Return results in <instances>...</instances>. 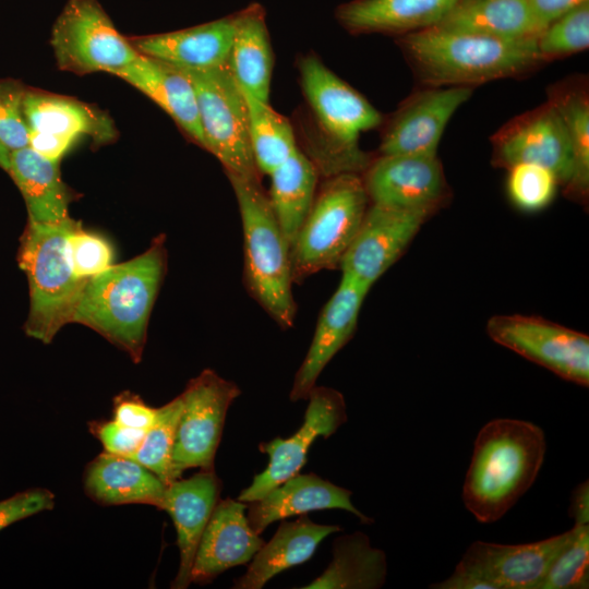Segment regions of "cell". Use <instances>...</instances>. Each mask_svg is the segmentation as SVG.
Masks as SVG:
<instances>
[{"mask_svg":"<svg viewBox=\"0 0 589 589\" xmlns=\"http://www.w3.org/2000/svg\"><path fill=\"white\" fill-rule=\"evenodd\" d=\"M55 506V495L44 488L27 489L0 501V531L8 526L49 510Z\"/></svg>","mask_w":589,"mask_h":589,"instance_id":"obj_41","label":"cell"},{"mask_svg":"<svg viewBox=\"0 0 589 589\" xmlns=\"http://www.w3.org/2000/svg\"><path fill=\"white\" fill-rule=\"evenodd\" d=\"M25 89L17 80H0V142L10 152L28 146L29 130L23 113Z\"/></svg>","mask_w":589,"mask_h":589,"instance_id":"obj_40","label":"cell"},{"mask_svg":"<svg viewBox=\"0 0 589 589\" xmlns=\"http://www.w3.org/2000/svg\"><path fill=\"white\" fill-rule=\"evenodd\" d=\"M220 479L213 470L201 469L188 479L167 484L161 504L177 531L179 569L171 588L184 589L191 584V570L201 537L219 501Z\"/></svg>","mask_w":589,"mask_h":589,"instance_id":"obj_20","label":"cell"},{"mask_svg":"<svg viewBox=\"0 0 589 589\" xmlns=\"http://www.w3.org/2000/svg\"><path fill=\"white\" fill-rule=\"evenodd\" d=\"M181 411L180 395L157 408L154 423L146 431L136 453L130 457L154 472L166 484L173 481L171 459Z\"/></svg>","mask_w":589,"mask_h":589,"instance_id":"obj_35","label":"cell"},{"mask_svg":"<svg viewBox=\"0 0 589 589\" xmlns=\"http://www.w3.org/2000/svg\"><path fill=\"white\" fill-rule=\"evenodd\" d=\"M327 568L304 589H376L387 574L385 553L371 545L361 531L345 534L334 543Z\"/></svg>","mask_w":589,"mask_h":589,"instance_id":"obj_32","label":"cell"},{"mask_svg":"<svg viewBox=\"0 0 589 589\" xmlns=\"http://www.w3.org/2000/svg\"><path fill=\"white\" fill-rule=\"evenodd\" d=\"M561 113L570 140L573 172L568 191L584 197L589 188V106L584 94L557 95L551 103Z\"/></svg>","mask_w":589,"mask_h":589,"instance_id":"obj_34","label":"cell"},{"mask_svg":"<svg viewBox=\"0 0 589 589\" xmlns=\"http://www.w3.org/2000/svg\"><path fill=\"white\" fill-rule=\"evenodd\" d=\"M76 141L70 137L29 131L28 146L40 155L60 161Z\"/></svg>","mask_w":589,"mask_h":589,"instance_id":"obj_44","label":"cell"},{"mask_svg":"<svg viewBox=\"0 0 589 589\" xmlns=\"http://www.w3.org/2000/svg\"><path fill=\"white\" fill-rule=\"evenodd\" d=\"M557 179L549 169L536 164H517L509 168L508 194L524 211H538L553 199Z\"/></svg>","mask_w":589,"mask_h":589,"instance_id":"obj_38","label":"cell"},{"mask_svg":"<svg viewBox=\"0 0 589 589\" xmlns=\"http://www.w3.org/2000/svg\"><path fill=\"white\" fill-rule=\"evenodd\" d=\"M318 173L310 157L298 147L268 175L267 196L290 248L314 201Z\"/></svg>","mask_w":589,"mask_h":589,"instance_id":"obj_31","label":"cell"},{"mask_svg":"<svg viewBox=\"0 0 589 589\" xmlns=\"http://www.w3.org/2000/svg\"><path fill=\"white\" fill-rule=\"evenodd\" d=\"M75 223L72 218L59 224L28 220L21 239L19 264L29 287L25 332L44 344L72 322L88 280L74 274L68 257L67 237Z\"/></svg>","mask_w":589,"mask_h":589,"instance_id":"obj_5","label":"cell"},{"mask_svg":"<svg viewBox=\"0 0 589 589\" xmlns=\"http://www.w3.org/2000/svg\"><path fill=\"white\" fill-rule=\"evenodd\" d=\"M401 47L419 76L437 86H470L538 64L537 38H501L436 26L408 33Z\"/></svg>","mask_w":589,"mask_h":589,"instance_id":"obj_3","label":"cell"},{"mask_svg":"<svg viewBox=\"0 0 589 589\" xmlns=\"http://www.w3.org/2000/svg\"><path fill=\"white\" fill-rule=\"evenodd\" d=\"M67 251L74 274L89 279L112 265L113 250L101 236L88 232L75 223L67 237Z\"/></svg>","mask_w":589,"mask_h":589,"instance_id":"obj_39","label":"cell"},{"mask_svg":"<svg viewBox=\"0 0 589 589\" xmlns=\"http://www.w3.org/2000/svg\"><path fill=\"white\" fill-rule=\"evenodd\" d=\"M244 502L219 500L201 537L191 582H212L225 570L248 563L264 544L250 526Z\"/></svg>","mask_w":589,"mask_h":589,"instance_id":"obj_19","label":"cell"},{"mask_svg":"<svg viewBox=\"0 0 589 589\" xmlns=\"http://www.w3.org/2000/svg\"><path fill=\"white\" fill-rule=\"evenodd\" d=\"M363 180L353 172L323 182L290 248L293 281L339 268L368 209Z\"/></svg>","mask_w":589,"mask_h":589,"instance_id":"obj_6","label":"cell"},{"mask_svg":"<svg viewBox=\"0 0 589 589\" xmlns=\"http://www.w3.org/2000/svg\"><path fill=\"white\" fill-rule=\"evenodd\" d=\"M351 494V491L314 473H297L260 500L251 502L247 517L257 534L276 520L318 509H344L364 524L373 522L352 504Z\"/></svg>","mask_w":589,"mask_h":589,"instance_id":"obj_23","label":"cell"},{"mask_svg":"<svg viewBox=\"0 0 589 589\" xmlns=\"http://www.w3.org/2000/svg\"><path fill=\"white\" fill-rule=\"evenodd\" d=\"M235 33V14L161 34L129 37L141 55L180 70L202 71L227 62Z\"/></svg>","mask_w":589,"mask_h":589,"instance_id":"obj_21","label":"cell"},{"mask_svg":"<svg viewBox=\"0 0 589 589\" xmlns=\"http://www.w3.org/2000/svg\"><path fill=\"white\" fill-rule=\"evenodd\" d=\"M588 45L589 2L550 23L537 38L542 59L575 53L587 49Z\"/></svg>","mask_w":589,"mask_h":589,"instance_id":"obj_37","label":"cell"},{"mask_svg":"<svg viewBox=\"0 0 589 589\" xmlns=\"http://www.w3.org/2000/svg\"><path fill=\"white\" fill-rule=\"evenodd\" d=\"M227 65L244 93L268 101L274 55L265 11L259 3H252L235 14V33Z\"/></svg>","mask_w":589,"mask_h":589,"instance_id":"obj_29","label":"cell"},{"mask_svg":"<svg viewBox=\"0 0 589 589\" xmlns=\"http://www.w3.org/2000/svg\"><path fill=\"white\" fill-rule=\"evenodd\" d=\"M545 450L543 430L530 421L501 418L484 424L462 484L465 507L481 524L501 519L533 484Z\"/></svg>","mask_w":589,"mask_h":589,"instance_id":"obj_1","label":"cell"},{"mask_svg":"<svg viewBox=\"0 0 589 589\" xmlns=\"http://www.w3.org/2000/svg\"><path fill=\"white\" fill-rule=\"evenodd\" d=\"M227 177L242 225L244 286L257 304L283 329H288L297 316L290 245L261 181Z\"/></svg>","mask_w":589,"mask_h":589,"instance_id":"obj_4","label":"cell"},{"mask_svg":"<svg viewBox=\"0 0 589 589\" xmlns=\"http://www.w3.org/2000/svg\"><path fill=\"white\" fill-rule=\"evenodd\" d=\"M486 333L496 344L520 354L557 376L589 384V337L551 321L520 314L495 315Z\"/></svg>","mask_w":589,"mask_h":589,"instance_id":"obj_12","label":"cell"},{"mask_svg":"<svg viewBox=\"0 0 589 589\" xmlns=\"http://www.w3.org/2000/svg\"><path fill=\"white\" fill-rule=\"evenodd\" d=\"M575 533L550 564L536 589L589 587V525H574Z\"/></svg>","mask_w":589,"mask_h":589,"instance_id":"obj_36","label":"cell"},{"mask_svg":"<svg viewBox=\"0 0 589 589\" xmlns=\"http://www.w3.org/2000/svg\"><path fill=\"white\" fill-rule=\"evenodd\" d=\"M371 287L341 274L337 289L323 306L309 350L298 369L290 400L306 399L324 368L352 337Z\"/></svg>","mask_w":589,"mask_h":589,"instance_id":"obj_17","label":"cell"},{"mask_svg":"<svg viewBox=\"0 0 589 589\" xmlns=\"http://www.w3.org/2000/svg\"><path fill=\"white\" fill-rule=\"evenodd\" d=\"M166 267L165 237L160 235L142 254L89 278L72 323L94 329L139 362Z\"/></svg>","mask_w":589,"mask_h":589,"instance_id":"obj_2","label":"cell"},{"mask_svg":"<svg viewBox=\"0 0 589 589\" xmlns=\"http://www.w3.org/2000/svg\"><path fill=\"white\" fill-rule=\"evenodd\" d=\"M112 75L155 101L193 143L205 149L195 89L184 71L140 53Z\"/></svg>","mask_w":589,"mask_h":589,"instance_id":"obj_22","label":"cell"},{"mask_svg":"<svg viewBox=\"0 0 589 589\" xmlns=\"http://www.w3.org/2000/svg\"><path fill=\"white\" fill-rule=\"evenodd\" d=\"M243 94L253 158L259 172L268 176L298 148L294 132L289 120L275 111L269 101Z\"/></svg>","mask_w":589,"mask_h":589,"instance_id":"obj_33","label":"cell"},{"mask_svg":"<svg viewBox=\"0 0 589 589\" xmlns=\"http://www.w3.org/2000/svg\"><path fill=\"white\" fill-rule=\"evenodd\" d=\"M574 533L575 526L551 538L524 544L474 541L452 575L430 588L536 589Z\"/></svg>","mask_w":589,"mask_h":589,"instance_id":"obj_10","label":"cell"},{"mask_svg":"<svg viewBox=\"0 0 589 589\" xmlns=\"http://www.w3.org/2000/svg\"><path fill=\"white\" fill-rule=\"evenodd\" d=\"M23 113L29 131L77 140L87 136L100 146L118 137L113 120L106 111L74 97L27 87Z\"/></svg>","mask_w":589,"mask_h":589,"instance_id":"obj_24","label":"cell"},{"mask_svg":"<svg viewBox=\"0 0 589 589\" xmlns=\"http://www.w3.org/2000/svg\"><path fill=\"white\" fill-rule=\"evenodd\" d=\"M167 484L130 457L107 452L88 464L85 493L103 506L146 504L161 508Z\"/></svg>","mask_w":589,"mask_h":589,"instance_id":"obj_25","label":"cell"},{"mask_svg":"<svg viewBox=\"0 0 589 589\" xmlns=\"http://www.w3.org/2000/svg\"><path fill=\"white\" fill-rule=\"evenodd\" d=\"M184 71L196 94L205 151L226 175L260 180L249 136L247 101L227 62L202 71Z\"/></svg>","mask_w":589,"mask_h":589,"instance_id":"obj_8","label":"cell"},{"mask_svg":"<svg viewBox=\"0 0 589 589\" xmlns=\"http://www.w3.org/2000/svg\"><path fill=\"white\" fill-rule=\"evenodd\" d=\"M9 173L25 201L28 220L59 224L71 218L69 205L74 193L61 178L59 161L26 146L10 152Z\"/></svg>","mask_w":589,"mask_h":589,"instance_id":"obj_27","label":"cell"},{"mask_svg":"<svg viewBox=\"0 0 589 589\" xmlns=\"http://www.w3.org/2000/svg\"><path fill=\"white\" fill-rule=\"evenodd\" d=\"M304 421L290 437H275L261 443L259 449L269 458L265 470L256 474L251 485L241 491L238 501L251 503L299 473L306 462L310 446L318 437L333 435L347 421L344 396L336 389L314 386L310 392Z\"/></svg>","mask_w":589,"mask_h":589,"instance_id":"obj_13","label":"cell"},{"mask_svg":"<svg viewBox=\"0 0 589 589\" xmlns=\"http://www.w3.org/2000/svg\"><path fill=\"white\" fill-rule=\"evenodd\" d=\"M497 163L510 168L528 163L552 171L557 181L568 183L573 152L566 124L550 104L509 127L496 143Z\"/></svg>","mask_w":589,"mask_h":589,"instance_id":"obj_18","label":"cell"},{"mask_svg":"<svg viewBox=\"0 0 589 589\" xmlns=\"http://www.w3.org/2000/svg\"><path fill=\"white\" fill-rule=\"evenodd\" d=\"M0 168L9 172L10 169V151L0 142Z\"/></svg>","mask_w":589,"mask_h":589,"instance_id":"obj_47","label":"cell"},{"mask_svg":"<svg viewBox=\"0 0 589 589\" xmlns=\"http://www.w3.org/2000/svg\"><path fill=\"white\" fill-rule=\"evenodd\" d=\"M298 69L302 92L329 136L330 144L321 171L330 177L364 169L366 158L358 148V140L362 132L381 123V113L315 55L302 57Z\"/></svg>","mask_w":589,"mask_h":589,"instance_id":"obj_7","label":"cell"},{"mask_svg":"<svg viewBox=\"0 0 589 589\" xmlns=\"http://www.w3.org/2000/svg\"><path fill=\"white\" fill-rule=\"evenodd\" d=\"M91 431L104 446V452L132 457L141 446L147 430L129 428L112 419L93 423Z\"/></svg>","mask_w":589,"mask_h":589,"instance_id":"obj_42","label":"cell"},{"mask_svg":"<svg viewBox=\"0 0 589 589\" xmlns=\"http://www.w3.org/2000/svg\"><path fill=\"white\" fill-rule=\"evenodd\" d=\"M459 0H353L336 10L353 33L408 34L437 25Z\"/></svg>","mask_w":589,"mask_h":589,"instance_id":"obj_26","label":"cell"},{"mask_svg":"<svg viewBox=\"0 0 589 589\" xmlns=\"http://www.w3.org/2000/svg\"><path fill=\"white\" fill-rule=\"evenodd\" d=\"M435 26L501 38H538L545 29L528 0H459Z\"/></svg>","mask_w":589,"mask_h":589,"instance_id":"obj_30","label":"cell"},{"mask_svg":"<svg viewBox=\"0 0 589 589\" xmlns=\"http://www.w3.org/2000/svg\"><path fill=\"white\" fill-rule=\"evenodd\" d=\"M471 94V86H447L413 95L386 128L380 145L382 155H436L449 119Z\"/></svg>","mask_w":589,"mask_h":589,"instance_id":"obj_16","label":"cell"},{"mask_svg":"<svg viewBox=\"0 0 589 589\" xmlns=\"http://www.w3.org/2000/svg\"><path fill=\"white\" fill-rule=\"evenodd\" d=\"M588 2L589 0H528L534 15L545 27L569 11Z\"/></svg>","mask_w":589,"mask_h":589,"instance_id":"obj_45","label":"cell"},{"mask_svg":"<svg viewBox=\"0 0 589 589\" xmlns=\"http://www.w3.org/2000/svg\"><path fill=\"white\" fill-rule=\"evenodd\" d=\"M157 416V408L145 404L139 396L124 392L113 400V420L133 429L148 430Z\"/></svg>","mask_w":589,"mask_h":589,"instance_id":"obj_43","label":"cell"},{"mask_svg":"<svg viewBox=\"0 0 589 589\" xmlns=\"http://www.w3.org/2000/svg\"><path fill=\"white\" fill-rule=\"evenodd\" d=\"M432 212L372 203L341 259V274L372 287L401 256Z\"/></svg>","mask_w":589,"mask_h":589,"instance_id":"obj_14","label":"cell"},{"mask_svg":"<svg viewBox=\"0 0 589 589\" xmlns=\"http://www.w3.org/2000/svg\"><path fill=\"white\" fill-rule=\"evenodd\" d=\"M569 515L574 525H589V482H581L573 492Z\"/></svg>","mask_w":589,"mask_h":589,"instance_id":"obj_46","label":"cell"},{"mask_svg":"<svg viewBox=\"0 0 589 589\" xmlns=\"http://www.w3.org/2000/svg\"><path fill=\"white\" fill-rule=\"evenodd\" d=\"M337 525H321L302 514L296 521L281 522L274 537L255 553L236 589H261L277 574L309 561L318 544L334 532Z\"/></svg>","mask_w":589,"mask_h":589,"instance_id":"obj_28","label":"cell"},{"mask_svg":"<svg viewBox=\"0 0 589 589\" xmlns=\"http://www.w3.org/2000/svg\"><path fill=\"white\" fill-rule=\"evenodd\" d=\"M362 180L372 203L401 208L434 211L445 191L436 155H381Z\"/></svg>","mask_w":589,"mask_h":589,"instance_id":"obj_15","label":"cell"},{"mask_svg":"<svg viewBox=\"0 0 589 589\" xmlns=\"http://www.w3.org/2000/svg\"><path fill=\"white\" fill-rule=\"evenodd\" d=\"M241 394L230 381L206 369L192 378L180 394L182 411L172 450V477L189 468L214 469L226 414Z\"/></svg>","mask_w":589,"mask_h":589,"instance_id":"obj_11","label":"cell"},{"mask_svg":"<svg viewBox=\"0 0 589 589\" xmlns=\"http://www.w3.org/2000/svg\"><path fill=\"white\" fill-rule=\"evenodd\" d=\"M49 43L58 69L76 75L112 74L140 55L98 0H68L52 25Z\"/></svg>","mask_w":589,"mask_h":589,"instance_id":"obj_9","label":"cell"}]
</instances>
